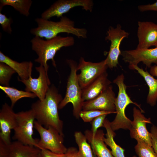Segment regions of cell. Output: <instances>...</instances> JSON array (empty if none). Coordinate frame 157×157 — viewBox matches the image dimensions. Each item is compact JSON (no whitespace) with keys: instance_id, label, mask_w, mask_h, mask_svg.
I'll list each match as a JSON object with an SVG mask.
<instances>
[{"instance_id":"obj_6","label":"cell","mask_w":157,"mask_h":157,"mask_svg":"<svg viewBox=\"0 0 157 157\" xmlns=\"http://www.w3.org/2000/svg\"><path fill=\"white\" fill-rule=\"evenodd\" d=\"M16 118L13 139L24 144L37 148L38 140L34 139L33 136L35 120L33 110L31 109L19 112L16 113Z\"/></svg>"},{"instance_id":"obj_33","label":"cell","mask_w":157,"mask_h":157,"mask_svg":"<svg viewBox=\"0 0 157 157\" xmlns=\"http://www.w3.org/2000/svg\"><path fill=\"white\" fill-rule=\"evenodd\" d=\"M138 8L141 12L147 11H157V1L155 3L151 4L139 6Z\"/></svg>"},{"instance_id":"obj_4","label":"cell","mask_w":157,"mask_h":157,"mask_svg":"<svg viewBox=\"0 0 157 157\" xmlns=\"http://www.w3.org/2000/svg\"><path fill=\"white\" fill-rule=\"evenodd\" d=\"M124 76L123 74L118 75L113 81V83L118 86L119 91L116 98L115 104L116 116L114 120L110 122L111 127L114 131L120 129L129 130L132 121L125 115V109L127 106L131 104L138 107L142 113L144 112L140 106L131 100L126 92L127 87L124 82Z\"/></svg>"},{"instance_id":"obj_24","label":"cell","mask_w":157,"mask_h":157,"mask_svg":"<svg viewBox=\"0 0 157 157\" xmlns=\"http://www.w3.org/2000/svg\"><path fill=\"white\" fill-rule=\"evenodd\" d=\"M0 88L10 98L11 103V106L12 108L16 103L21 98L25 97L33 98L37 97L33 93L19 90L9 86L1 85Z\"/></svg>"},{"instance_id":"obj_5","label":"cell","mask_w":157,"mask_h":157,"mask_svg":"<svg viewBox=\"0 0 157 157\" xmlns=\"http://www.w3.org/2000/svg\"><path fill=\"white\" fill-rule=\"evenodd\" d=\"M67 62L71 69V72L67 82L65 95L59 106V109L64 108L68 103H71L73 106V114L77 119L82 109L84 102L82 97V89L79 83L76 72L77 65L76 63L71 60Z\"/></svg>"},{"instance_id":"obj_20","label":"cell","mask_w":157,"mask_h":157,"mask_svg":"<svg viewBox=\"0 0 157 157\" xmlns=\"http://www.w3.org/2000/svg\"><path fill=\"white\" fill-rule=\"evenodd\" d=\"M41 150L33 146L15 141L8 145V157H38Z\"/></svg>"},{"instance_id":"obj_15","label":"cell","mask_w":157,"mask_h":157,"mask_svg":"<svg viewBox=\"0 0 157 157\" xmlns=\"http://www.w3.org/2000/svg\"><path fill=\"white\" fill-rule=\"evenodd\" d=\"M6 103L3 104L0 111V140L7 144L11 142L10 134L17 122L16 113Z\"/></svg>"},{"instance_id":"obj_32","label":"cell","mask_w":157,"mask_h":157,"mask_svg":"<svg viewBox=\"0 0 157 157\" xmlns=\"http://www.w3.org/2000/svg\"><path fill=\"white\" fill-rule=\"evenodd\" d=\"M40 153L43 157H66L65 153L57 154L45 149L41 150Z\"/></svg>"},{"instance_id":"obj_12","label":"cell","mask_w":157,"mask_h":157,"mask_svg":"<svg viewBox=\"0 0 157 157\" xmlns=\"http://www.w3.org/2000/svg\"><path fill=\"white\" fill-rule=\"evenodd\" d=\"M121 55L124 61L129 63V67L137 65L141 62L148 68H150L152 63L157 65V47L121 51Z\"/></svg>"},{"instance_id":"obj_13","label":"cell","mask_w":157,"mask_h":157,"mask_svg":"<svg viewBox=\"0 0 157 157\" xmlns=\"http://www.w3.org/2000/svg\"><path fill=\"white\" fill-rule=\"evenodd\" d=\"M133 120L129 129L131 137L137 141L144 142L152 146L150 133L146 127L147 124H151L150 118L145 117L141 111L134 107L133 109Z\"/></svg>"},{"instance_id":"obj_38","label":"cell","mask_w":157,"mask_h":157,"mask_svg":"<svg viewBox=\"0 0 157 157\" xmlns=\"http://www.w3.org/2000/svg\"><path fill=\"white\" fill-rule=\"evenodd\" d=\"M155 46L156 47H157V42L156 44V45H155Z\"/></svg>"},{"instance_id":"obj_1","label":"cell","mask_w":157,"mask_h":157,"mask_svg":"<svg viewBox=\"0 0 157 157\" xmlns=\"http://www.w3.org/2000/svg\"><path fill=\"white\" fill-rule=\"evenodd\" d=\"M62 99L57 89L52 85L49 87L44 99L33 103L31 109L39 124L46 128L52 127L64 135L63 122L58 113L59 106Z\"/></svg>"},{"instance_id":"obj_27","label":"cell","mask_w":157,"mask_h":157,"mask_svg":"<svg viewBox=\"0 0 157 157\" xmlns=\"http://www.w3.org/2000/svg\"><path fill=\"white\" fill-rule=\"evenodd\" d=\"M16 73L6 64L0 63V83L1 85L9 86V82L12 75Z\"/></svg>"},{"instance_id":"obj_10","label":"cell","mask_w":157,"mask_h":157,"mask_svg":"<svg viewBox=\"0 0 157 157\" xmlns=\"http://www.w3.org/2000/svg\"><path fill=\"white\" fill-rule=\"evenodd\" d=\"M93 6L92 0H59L42 13L41 17L49 20L54 16L61 17L63 14L76 6H81L83 9L91 12Z\"/></svg>"},{"instance_id":"obj_11","label":"cell","mask_w":157,"mask_h":157,"mask_svg":"<svg viewBox=\"0 0 157 157\" xmlns=\"http://www.w3.org/2000/svg\"><path fill=\"white\" fill-rule=\"evenodd\" d=\"M35 68L39 73L38 78H33L31 75L27 79L21 80L18 78V79L25 85V91L33 93L39 100L42 101L45 97L50 87V81L43 66L40 65L35 67Z\"/></svg>"},{"instance_id":"obj_30","label":"cell","mask_w":157,"mask_h":157,"mask_svg":"<svg viewBox=\"0 0 157 157\" xmlns=\"http://www.w3.org/2000/svg\"><path fill=\"white\" fill-rule=\"evenodd\" d=\"M13 21L11 17H8L6 15L0 13V24L3 31L11 34L12 30L11 24Z\"/></svg>"},{"instance_id":"obj_23","label":"cell","mask_w":157,"mask_h":157,"mask_svg":"<svg viewBox=\"0 0 157 157\" xmlns=\"http://www.w3.org/2000/svg\"><path fill=\"white\" fill-rule=\"evenodd\" d=\"M32 4L31 0H0V11H1L3 6H10L21 14L28 17L30 15L29 11Z\"/></svg>"},{"instance_id":"obj_28","label":"cell","mask_w":157,"mask_h":157,"mask_svg":"<svg viewBox=\"0 0 157 157\" xmlns=\"http://www.w3.org/2000/svg\"><path fill=\"white\" fill-rule=\"evenodd\" d=\"M115 113H114L98 110H82L79 115V117L85 122H92L95 118L104 114Z\"/></svg>"},{"instance_id":"obj_7","label":"cell","mask_w":157,"mask_h":157,"mask_svg":"<svg viewBox=\"0 0 157 157\" xmlns=\"http://www.w3.org/2000/svg\"><path fill=\"white\" fill-rule=\"evenodd\" d=\"M34 128L39 133L37 148L40 150L45 149L57 154H64L67 149L63 144V135L56 129L51 127L46 128L36 120L34 123Z\"/></svg>"},{"instance_id":"obj_35","label":"cell","mask_w":157,"mask_h":157,"mask_svg":"<svg viewBox=\"0 0 157 157\" xmlns=\"http://www.w3.org/2000/svg\"><path fill=\"white\" fill-rule=\"evenodd\" d=\"M65 154L66 157H80L78 150L73 147L68 148Z\"/></svg>"},{"instance_id":"obj_22","label":"cell","mask_w":157,"mask_h":157,"mask_svg":"<svg viewBox=\"0 0 157 157\" xmlns=\"http://www.w3.org/2000/svg\"><path fill=\"white\" fill-rule=\"evenodd\" d=\"M110 122L105 119L104 123V127L106 129V137H104V141L106 145L111 149V152L114 157H125L124 155V149L117 144L114 141V138L116 135L114 131L110 126Z\"/></svg>"},{"instance_id":"obj_9","label":"cell","mask_w":157,"mask_h":157,"mask_svg":"<svg viewBox=\"0 0 157 157\" xmlns=\"http://www.w3.org/2000/svg\"><path fill=\"white\" fill-rule=\"evenodd\" d=\"M129 33L122 29L120 25L118 24L116 28L110 27L107 31L106 40L110 41L109 51L105 59L108 67L112 68L116 67L118 64V58L121 55L120 46L122 40L128 37Z\"/></svg>"},{"instance_id":"obj_26","label":"cell","mask_w":157,"mask_h":157,"mask_svg":"<svg viewBox=\"0 0 157 157\" xmlns=\"http://www.w3.org/2000/svg\"><path fill=\"white\" fill-rule=\"evenodd\" d=\"M134 148L138 157H157L152 147L143 141H137Z\"/></svg>"},{"instance_id":"obj_8","label":"cell","mask_w":157,"mask_h":157,"mask_svg":"<svg viewBox=\"0 0 157 157\" xmlns=\"http://www.w3.org/2000/svg\"><path fill=\"white\" fill-rule=\"evenodd\" d=\"M108 67L105 60L98 63H92L85 61L81 57L77 70L81 73L77 75L78 81L82 90L86 88L97 78L106 72Z\"/></svg>"},{"instance_id":"obj_36","label":"cell","mask_w":157,"mask_h":157,"mask_svg":"<svg viewBox=\"0 0 157 157\" xmlns=\"http://www.w3.org/2000/svg\"><path fill=\"white\" fill-rule=\"evenodd\" d=\"M150 73L152 76H155L157 77V65H156L151 66L150 67Z\"/></svg>"},{"instance_id":"obj_39","label":"cell","mask_w":157,"mask_h":157,"mask_svg":"<svg viewBox=\"0 0 157 157\" xmlns=\"http://www.w3.org/2000/svg\"><path fill=\"white\" fill-rule=\"evenodd\" d=\"M133 157H138V156H133Z\"/></svg>"},{"instance_id":"obj_31","label":"cell","mask_w":157,"mask_h":157,"mask_svg":"<svg viewBox=\"0 0 157 157\" xmlns=\"http://www.w3.org/2000/svg\"><path fill=\"white\" fill-rule=\"evenodd\" d=\"M152 147L157 155V126L152 125L150 129Z\"/></svg>"},{"instance_id":"obj_19","label":"cell","mask_w":157,"mask_h":157,"mask_svg":"<svg viewBox=\"0 0 157 157\" xmlns=\"http://www.w3.org/2000/svg\"><path fill=\"white\" fill-rule=\"evenodd\" d=\"M0 62L6 64L14 69L21 80L27 79L31 75L33 63L31 61L18 62L5 55L0 51Z\"/></svg>"},{"instance_id":"obj_16","label":"cell","mask_w":157,"mask_h":157,"mask_svg":"<svg viewBox=\"0 0 157 157\" xmlns=\"http://www.w3.org/2000/svg\"><path fill=\"white\" fill-rule=\"evenodd\" d=\"M137 36L138 43L136 49H148L157 42V24L150 22L139 21Z\"/></svg>"},{"instance_id":"obj_34","label":"cell","mask_w":157,"mask_h":157,"mask_svg":"<svg viewBox=\"0 0 157 157\" xmlns=\"http://www.w3.org/2000/svg\"><path fill=\"white\" fill-rule=\"evenodd\" d=\"M8 145L0 140V157H8Z\"/></svg>"},{"instance_id":"obj_29","label":"cell","mask_w":157,"mask_h":157,"mask_svg":"<svg viewBox=\"0 0 157 157\" xmlns=\"http://www.w3.org/2000/svg\"><path fill=\"white\" fill-rule=\"evenodd\" d=\"M107 115L104 114L100 115L94 118L92 121L91 131H86L92 139L94 138L98 129L104 127V123Z\"/></svg>"},{"instance_id":"obj_3","label":"cell","mask_w":157,"mask_h":157,"mask_svg":"<svg viewBox=\"0 0 157 157\" xmlns=\"http://www.w3.org/2000/svg\"><path fill=\"white\" fill-rule=\"evenodd\" d=\"M31 42L32 50L38 56L35 61L43 66L48 74L49 66L47 61L51 60L53 65L56 67L54 58L56 52L63 47L73 45L74 39L72 36L63 37L57 35L50 39L44 40L39 37L35 36Z\"/></svg>"},{"instance_id":"obj_37","label":"cell","mask_w":157,"mask_h":157,"mask_svg":"<svg viewBox=\"0 0 157 157\" xmlns=\"http://www.w3.org/2000/svg\"><path fill=\"white\" fill-rule=\"evenodd\" d=\"M38 157H43L42 156V155L41 153H40Z\"/></svg>"},{"instance_id":"obj_17","label":"cell","mask_w":157,"mask_h":157,"mask_svg":"<svg viewBox=\"0 0 157 157\" xmlns=\"http://www.w3.org/2000/svg\"><path fill=\"white\" fill-rule=\"evenodd\" d=\"M107 72L97 78L88 86L82 90V97L84 101L92 100L99 95L110 85Z\"/></svg>"},{"instance_id":"obj_14","label":"cell","mask_w":157,"mask_h":157,"mask_svg":"<svg viewBox=\"0 0 157 157\" xmlns=\"http://www.w3.org/2000/svg\"><path fill=\"white\" fill-rule=\"evenodd\" d=\"M115 94L110 85L101 94L95 98L84 101L83 110H98L116 113L115 102Z\"/></svg>"},{"instance_id":"obj_2","label":"cell","mask_w":157,"mask_h":157,"mask_svg":"<svg viewBox=\"0 0 157 157\" xmlns=\"http://www.w3.org/2000/svg\"><path fill=\"white\" fill-rule=\"evenodd\" d=\"M35 20L37 26L31 29V33L35 36L46 40L52 39L61 33H70L78 38H85L87 37V30L85 28L75 27L74 22L69 18L63 16L59 21L54 22L37 18Z\"/></svg>"},{"instance_id":"obj_25","label":"cell","mask_w":157,"mask_h":157,"mask_svg":"<svg viewBox=\"0 0 157 157\" xmlns=\"http://www.w3.org/2000/svg\"><path fill=\"white\" fill-rule=\"evenodd\" d=\"M76 142L78 147L80 157H94L93 152L90 144L87 142L85 135L81 131H76L74 134Z\"/></svg>"},{"instance_id":"obj_18","label":"cell","mask_w":157,"mask_h":157,"mask_svg":"<svg viewBox=\"0 0 157 157\" xmlns=\"http://www.w3.org/2000/svg\"><path fill=\"white\" fill-rule=\"evenodd\" d=\"M85 134L87 140L91 144L93 153L97 157H114L104 142L105 134L102 130H98L93 139L91 138L86 130Z\"/></svg>"},{"instance_id":"obj_21","label":"cell","mask_w":157,"mask_h":157,"mask_svg":"<svg viewBox=\"0 0 157 157\" xmlns=\"http://www.w3.org/2000/svg\"><path fill=\"white\" fill-rule=\"evenodd\" d=\"M130 69L135 70L144 78L149 88L147 102L151 106H154L157 101V79H156L147 71L138 67V65L132 66Z\"/></svg>"}]
</instances>
